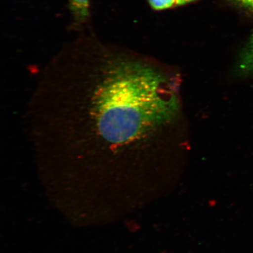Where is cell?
I'll return each mask as SVG.
<instances>
[{
  "label": "cell",
  "instance_id": "5b68a950",
  "mask_svg": "<svg viewBox=\"0 0 253 253\" xmlns=\"http://www.w3.org/2000/svg\"><path fill=\"white\" fill-rule=\"evenodd\" d=\"M194 1L195 0H176V5H184Z\"/></svg>",
  "mask_w": 253,
  "mask_h": 253
},
{
  "label": "cell",
  "instance_id": "6da1fadb",
  "mask_svg": "<svg viewBox=\"0 0 253 253\" xmlns=\"http://www.w3.org/2000/svg\"><path fill=\"white\" fill-rule=\"evenodd\" d=\"M237 71L240 75L253 77V34L249 45L240 58Z\"/></svg>",
  "mask_w": 253,
  "mask_h": 253
},
{
  "label": "cell",
  "instance_id": "277c9868",
  "mask_svg": "<svg viewBox=\"0 0 253 253\" xmlns=\"http://www.w3.org/2000/svg\"><path fill=\"white\" fill-rule=\"evenodd\" d=\"M241 4L253 8V0H236Z\"/></svg>",
  "mask_w": 253,
  "mask_h": 253
},
{
  "label": "cell",
  "instance_id": "3957f363",
  "mask_svg": "<svg viewBox=\"0 0 253 253\" xmlns=\"http://www.w3.org/2000/svg\"><path fill=\"white\" fill-rule=\"evenodd\" d=\"M151 7L156 10H163L176 5V0H148Z\"/></svg>",
  "mask_w": 253,
  "mask_h": 253
},
{
  "label": "cell",
  "instance_id": "7a4b0ae2",
  "mask_svg": "<svg viewBox=\"0 0 253 253\" xmlns=\"http://www.w3.org/2000/svg\"><path fill=\"white\" fill-rule=\"evenodd\" d=\"M71 10L78 24H83L89 15L90 0H69Z\"/></svg>",
  "mask_w": 253,
  "mask_h": 253
}]
</instances>
